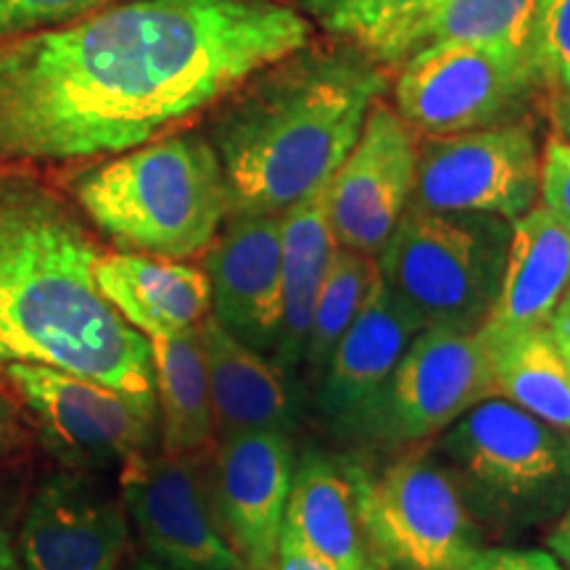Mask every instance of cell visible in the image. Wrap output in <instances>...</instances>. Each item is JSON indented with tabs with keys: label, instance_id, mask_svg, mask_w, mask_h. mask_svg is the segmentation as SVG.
<instances>
[{
	"label": "cell",
	"instance_id": "12",
	"mask_svg": "<svg viewBox=\"0 0 570 570\" xmlns=\"http://www.w3.org/2000/svg\"><path fill=\"white\" fill-rule=\"evenodd\" d=\"M3 375L30 410L42 441L67 468L101 473L154 446L159 417L119 391L30 362H9Z\"/></svg>",
	"mask_w": 570,
	"mask_h": 570
},
{
	"label": "cell",
	"instance_id": "38",
	"mask_svg": "<svg viewBox=\"0 0 570 570\" xmlns=\"http://www.w3.org/2000/svg\"><path fill=\"white\" fill-rule=\"evenodd\" d=\"M127 570H175V568L161 566V562H156L151 558H142V560H138L132 568H127Z\"/></svg>",
	"mask_w": 570,
	"mask_h": 570
},
{
	"label": "cell",
	"instance_id": "37",
	"mask_svg": "<svg viewBox=\"0 0 570 570\" xmlns=\"http://www.w3.org/2000/svg\"><path fill=\"white\" fill-rule=\"evenodd\" d=\"M11 412L6 407V402L0 399V449L6 446V441L11 439Z\"/></svg>",
	"mask_w": 570,
	"mask_h": 570
},
{
	"label": "cell",
	"instance_id": "11",
	"mask_svg": "<svg viewBox=\"0 0 570 570\" xmlns=\"http://www.w3.org/2000/svg\"><path fill=\"white\" fill-rule=\"evenodd\" d=\"M539 146L523 119L479 130L425 135L412 202L439 212H479L518 219L537 206Z\"/></svg>",
	"mask_w": 570,
	"mask_h": 570
},
{
	"label": "cell",
	"instance_id": "20",
	"mask_svg": "<svg viewBox=\"0 0 570 570\" xmlns=\"http://www.w3.org/2000/svg\"><path fill=\"white\" fill-rule=\"evenodd\" d=\"M209 375L214 441L240 433L296 431V404L285 373L206 315L198 325Z\"/></svg>",
	"mask_w": 570,
	"mask_h": 570
},
{
	"label": "cell",
	"instance_id": "14",
	"mask_svg": "<svg viewBox=\"0 0 570 570\" xmlns=\"http://www.w3.org/2000/svg\"><path fill=\"white\" fill-rule=\"evenodd\" d=\"M127 544L122 499L98 473L75 468L35 489L19 531L27 570H119Z\"/></svg>",
	"mask_w": 570,
	"mask_h": 570
},
{
	"label": "cell",
	"instance_id": "19",
	"mask_svg": "<svg viewBox=\"0 0 570 570\" xmlns=\"http://www.w3.org/2000/svg\"><path fill=\"white\" fill-rule=\"evenodd\" d=\"M423 325L383 285L381 275L367 302L333 348L317 381V410L333 425H341L381 389Z\"/></svg>",
	"mask_w": 570,
	"mask_h": 570
},
{
	"label": "cell",
	"instance_id": "24",
	"mask_svg": "<svg viewBox=\"0 0 570 570\" xmlns=\"http://www.w3.org/2000/svg\"><path fill=\"white\" fill-rule=\"evenodd\" d=\"M159 449L204 452L214 446L209 375L198 327L167 338H151Z\"/></svg>",
	"mask_w": 570,
	"mask_h": 570
},
{
	"label": "cell",
	"instance_id": "30",
	"mask_svg": "<svg viewBox=\"0 0 570 570\" xmlns=\"http://www.w3.org/2000/svg\"><path fill=\"white\" fill-rule=\"evenodd\" d=\"M539 198L547 209L570 230V138L552 135L539 159Z\"/></svg>",
	"mask_w": 570,
	"mask_h": 570
},
{
	"label": "cell",
	"instance_id": "29",
	"mask_svg": "<svg viewBox=\"0 0 570 570\" xmlns=\"http://www.w3.org/2000/svg\"><path fill=\"white\" fill-rule=\"evenodd\" d=\"M106 0H0V38L67 24Z\"/></svg>",
	"mask_w": 570,
	"mask_h": 570
},
{
	"label": "cell",
	"instance_id": "13",
	"mask_svg": "<svg viewBox=\"0 0 570 570\" xmlns=\"http://www.w3.org/2000/svg\"><path fill=\"white\" fill-rule=\"evenodd\" d=\"M420 135L377 98L344 164L327 183V214L336 244L375 256L412 202Z\"/></svg>",
	"mask_w": 570,
	"mask_h": 570
},
{
	"label": "cell",
	"instance_id": "39",
	"mask_svg": "<svg viewBox=\"0 0 570 570\" xmlns=\"http://www.w3.org/2000/svg\"><path fill=\"white\" fill-rule=\"evenodd\" d=\"M566 302H568V304H570V294H568V296H566Z\"/></svg>",
	"mask_w": 570,
	"mask_h": 570
},
{
	"label": "cell",
	"instance_id": "16",
	"mask_svg": "<svg viewBox=\"0 0 570 570\" xmlns=\"http://www.w3.org/2000/svg\"><path fill=\"white\" fill-rule=\"evenodd\" d=\"M212 317L230 336L273 354L283 312L281 214L230 212L204 252Z\"/></svg>",
	"mask_w": 570,
	"mask_h": 570
},
{
	"label": "cell",
	"instance_id": "32",
	"mask_svg": "<svg viewBox=\"0 0 570 570\" xmlns=\"http://www.w3.org/2000/svg\"><path fill=\"white\" fill-rule=\"evenodd\" d=\"M275 570H333L325 566L323 560L312 558L304 547H298L288 533H281V547H277V562Z\"/></svg>",
	"mask_w": 570,
	"mask_h": 570
},
{
	"label": "cell",
	"instance_id": "10",
	"mask_svg": "<svg viewBox=\"0 0 570 570\" xmlns=\"http://www.w3.org/2000/svg\"><path fill=\"white\" fill-rule=\"evenodd\" d=\"M212 449H142L122 465L119 499L142 550L175 570H244L219 523Z\"/></svg>",
	"mask_w": 570,
	"mask_h": 570
},
{
	"label": "cell",
	"instance_id": "1",
	"mask_svg": "<svg viewBox=\"0 0 570 570\" xmlns=\"http://www.w3.org/2000/svg\"><path fill=\"white\" fill-rule=\"evenodd\" d=\"M309 38L277 0H132L0 38V169L130 151Z\"/></svg>",
	"mask_w": 570,
	"mask_h": 570
},
{
	"label": "cell",
	"instance_id": "9",
	"mask_svg": "<svg viewBox=\"0 0 570 570\" xmlns=\"http://www.w3.org/2000/svg\"><path fill=\"white\" fill-rule=\"evenodd\" d=\"M399 67L394 109L425 135L512 122L541 85L533 48L510 42H436Z\"/></svg>",
	"mask_w": 570,
	"mask_h": 570
},
{
	"label": "cell",
	"instance_id": "23",
	"mask_svg": "<svg viewBox=\"0 0 570 570\" xmlns=\"http://www.w3.org/2000/svg\"><path fill=\"white\" fill-rule=\"evenodd\" d=\"M539 0H425L377 48V63H402L436 42H510L533 48Z\"/></svg>",
	"mask_w": 570,
	"mask_h": 570
},
{
	"label": "cell",
	"instance_id": "36",
	"mask_svg": "<svg viewBox=\"0 0 570 570\" xmlns=\"http://www.w3.org/2000/svg\"><path fill=\"white\" fill-rule=\"evenodd\" d=\"M554 122H558V135L570 138V96L554 98Z\"/></svg>",
	"mask_w": 570,
	"mask_h": 570
},
{
	"label": "cell",
	"instance_id": "8",
	"mask_svg": "<svg viewBox=\"0 0 570 570\" xmlns=\"http://www.w3.org/2000/svg\"><path fill=\"white\" fill-rule=\"evenodd\" d=\"M491 396V356L481 333L420 331L381 389L336 431L367 444L404 449L436 439Z\"/></svg>",
	"mask_w": 570,
	"mask_h": 570
},
{
	"label": "cell",
	"instance_id": "7",
	"mask_svg": "<svg viewBox=\"0 0 570 570\" xmlns=\"http://www.w3.org/2000/svg\"><path fill=\"white\" fill-rule=\"evenodd\" d=\"M360 515L383 570H462L483 531L433 449L404 452L377 473L352 462Z\"/></svg>",
	"mask_w": 570,
	"mask_h": 570
},
{
	"label": "cell",
	"instance_id": "15",
	"mask_svg": "<svg viewBox=\"0 0 570 570\" xmlns=\"http://www.w3.org/2000/svg\"><path fill=\"white\" fill-rule=\"evenodd\" d=\"M294 468V436L288 433H240L214 441V504L244 570H275Z\"/></svg>",
	"mask_w": 570,
	"mask_h": 570
},
{
	"label": "cell",
	"instance_id": "5",
	"mask_svg": "<svg viewBox=\"0 0 570 570\" xmlns=\"http://www.w3.org/2000/svg\"><path fill=\"white\" fill-rule=\"evenodd\" d=\"M431 449L483 533L504 537L566 510L570 441L508 399H481Z\"/></svg>",
	"mask_w": 570,
	"mask_h": 570
},
{
	"label": "cell",
	"instance_id": "6",
	"mask_svg": "<svg viewBox=\"0 0 570 570\" xmlns=\"http://www.w3.org/2000/svg\"><path fill=\"white\" fill-rule=\"evenodd\" d=\"M512 223L410 204L375 254L377 275L423 331L475 333L494 309Z\"/></svg>",
	"mask_w": 570,
	"mask_h": 570
},
{
	"label": "cell",
	"instance_id": "22",
	"mask_svg": "<svg viewBox=\"0 0 570 570\" xmlns=\"http://www.w3.org/2000/svg\"><path fill=\"white\" fill-rule=\"evenodd\" d=\"M327 183L281 214L283 312L269 360L285 375L302 367L315 298L338 248L327 214Z\"/></svg>",
	"mask_w": 570,
	"mask_h": 570
},
{
	"label": "cell",
	"instance_id": "17",
	"mask_svg": "<svg viewBox=\"0 0 570 570\" xmlns=\"http://www.w3.org/2000/svg\"><path fill=\"white\" fill-rule=\"evenodd\" d=\"M283 531L333 570H383L362 523L348 460L306 452L296 462Z\"/></svg>",
	"mask_w": 570,
	"mask_h": 570
},
{
	"label": "cell",
	"instance_id": "3",
	"mask_svg": "<svg viewBox=\"0 0 570 570\" xmlns=\"http://www.w3.org/2000/svg\"><path fill=\"white\" fill-rule=\"evenodd\" d=\"M386 90L365 48L304 46L235 90L212 127L230 212L283 214L325 185Z\"/></svg>",
	"mask_w": 570,
	"mask_h": 570
},
{
	"label": "cell",
	"instance_id": "4",
	"mask_svg": "<svg viewBox=\"0 0 570 570\" xmlns=\"http://www.w3.org/2000/svg\"><path fill=\"white\" fill-rule=\"evenodd\" d=\"M75 190L119 246L164 259L204 254L230 214L223 164L204 135L142 142L82 175Z\"/></svg>",
	"mask_w": 570,
	"mask_h": 570
},
{
	"label": "cell",
	"instance_id": "18",
	"mask_svg": "<svg viewBox=\"0 0 570 570\" xmlns=\"http://www.w3.org/2000/svg\"><path fill=\"white\" fill-rule=\"evenodd\" d=\"M570 294V230L537 204L512 219L508 262L497 304L481 327L487 346L550 325Z\"/></svg>",
	"mask_w": 570,
	"mask_h": 570
},
{
	"label": "cell",
	"instance_id": "33",
	"mask_svg": "<svg viewBox=\"0 0 570 570\" xmlns=\"http://www.w3.org/2000/svg\"><path fill=\"white\" fill-rule=\"evenodd\" d=\"M547 544H550V552L562 562V568L570 570V508L566 515L558 520L550 537H547Z\"/></svg>",
	"mask_w": 570,
	"mask_h": 570
},
{
	"label": "cell",
	"instance_id": "35",
	"mask_svg": "<svg viewBox=\"0 0 570 570\" xmlns=\"http://www.w3.org/2000/svg\"><path fill=\"white\" fill-rule=\"evenodd\" d=\"M0 570H27L19 558V547L13 544L11 533L0 523Z\"/></svg>",
	"mask_w": 570,
	"mask_h": 570
},
{
	"label": "cell",
	"instance_id": "31",
	"mask_svg": "<svg viewBox=\"0 0 570 570\" xmlns=\"http://www.w3.org/2000/svg\"><path fill=\"white\" fill-rule=\"evenodd\" d=\"M462 570H566L552 552L537 547H481Z\"/></svg>",
	"mask_w": 570,
	"mask_h": 570
},
{
	"label": "cell",
	"instance_id": "27",
	"mask_svg": "<svg viewBox=\"0 0 570 570\" xmlns=\"http://www.w3.org/2000/svg\"><path fill=\"white\" fill-rule=\"evenodd\" d=\"M425 0H302L325 32L352 40L370 56L415 17Z\"/></svg>",
	"mask_w": 570,
	"mask_h": 570
},
{
	"label": "cell",
	"instance_id": "21",
	"mask_svg": "<svg viewBox=\"0 0 570 570\" xmlns=\"http://www.w3.org/2000/svg\"><path fill=\"white\" fill-rule=\"evenodd\" d=\"M96 285L106 302L148 341L202 325L212 296L204 269L151 254L98 256Z\"/></svg>",
	"mask_w": 570,
	"mask_h": 570
},
{
	"label": "cell",
	"instance_id": "28",
	"mask_svg": "<svg viewBox=\"0 0 570 570\" xmlns=\"http://www.w3.org/2000/svg\"><path fill=\"white\" fill-rule=\"evenodd\" d=\"M533 59L544 88L570 96V0H539Z\"/></svg>",
	"mask_w": 570,
	"mask_h": 570
},
{
	"label": "cell",
	"instance_id": "34",
	"mask_svg": "<svg viewBox=\"0 0 570 570\" xmlns=\"http://www.w3.org/2000/svg\"><path fill=\"white\" fill-rule=\"evenodd\" d=\"M550 331L554 341H558L562 360H566V367L570 373V304L562 302L550 320Z\"/></svg>",
	"mask_w": 570,
	"mask_h": 570
},
{
	"label": "cell",
	"instance_id": "25",
	"mask_svg": "<svg viewBox=\"0 0 570 570\" xmlns=\"http://www.w3.org/2000/svg\"><path fill=\"white\" fill-rule=\"evenodd\" d=\"M487 348L491 396L508 399L547 425L570 433V373L550 325L515 333Z\"/></svg>",
	"mask_w": 570,
	"mask_h": 570
},
{
	"label": "cell",
	"instance_id": "26",
	"mask_svg": "<svg viewBox=\"0 0 570 570\" xmlns=\"http://www.w3.org/2000/svg\"><path fill=\"white\" fill-rule=\"evenodd\" d=\"M375 281V256L360 254L354 248L344 246L336 248L325 281L320 285V294L315 298V309H312V323L304 346L302 367L315 381V386L320 375H323L327 360H331L333 348H336L341 336L346 333V327L352 325V320L362 309V304L367 302Z\"/></svg>",
	"mask_w": 570,
	"mask_h": 570
},
{
	"label": "cell",
	"instance_id": "2",
	"mask_svg": "<svg viewBox=\"0 0 570 570\" xmlns=\"http://www.w3.org/2000/svg\"><path fill=\"white\" fill-rule=\"evenodd\" d=\"M98 256L56 198L0 183V365L67 370L159 417L151 341L98 291Z\"/></svg>",
	"mask_w": 570,
	"mask_h": 570
}]
</instances>
